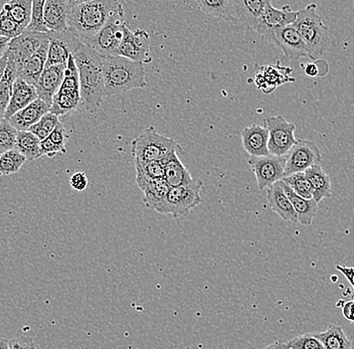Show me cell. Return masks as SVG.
Listing matches in <instances>:
<instances>
[{
	"label": "cell",
	"mask_w": 354,
	"mask_h": 349,
	"mask_svg": "<svg viewBox=\"0 0 354 349\" xmlns=\"http://www.w3.org/2000/svg\"><path fill=\"white\" fill-rule=\"evenodd\" d=\"M73 56L79 73L82 105L85 107L86 111L93 114L99 109L105 97L104 57L83 44Z\"/></svg>",
	"instance_id": "1"
},
{
	"label": "cell",
	"mask_w": 354,
	"mask_h": 349,
	"mask_svg": "<svg viewBox=\"0 0 354 349\" xmlns=\"http://www.w3.org/2000/svg\"><path fill=\"white\" fill-rule=\"evenodd\" d=\"M121 10L123 6L114 0H74L68 15V30L83 43L98 34L111 17Z\"/></svg>",
	"instance_id": "2"
},
{
	"label": "cell",
	"mask_w": 354,
	"mask_h": 349,
	"mask_svg": "<svg viewBox=\"0 0 354 349\" xmlns=\"http://www.w3.org/2000/svg\"><path fill=\"white\" fill-rule=\"evenodd\" d=\"M105 97L147 87L143 64L119 56L104 57Z\"/></svg>",
	"instance_id": "3"
},
{
	"label": "cell",
	"mask_w": 354,
	"mask_h": 349,
	"mask_svg": "<svg viewBox=\"0 0 354 349\" xmlns=\"http://www.w3.org/2000/svg\"><path fill=\"white\" fill-rule=\"evenodd\" d=\"M293 26L306 45L310 59L319 61L320 57L328 50L330 39L328 26L317 13V6L311 3L303 10H298Z\"/></svg>",
	"instance_id": "4"
},
{
	"label": "cell",
	"mask_w": 354,
	"mask_h": 349,
	"mask_svg": "<svg viewBox=\"0 0 354 349\" xmlns=\"http://www.w3.org/2000/svg\"><path fill=\"white\" fill-rule=\"evenodd\" d=\"M174 150L181 151L180 145L174 139L161 135L153 126H150L135 138L131 144V153L135 160L143 162L163 160Z\"/></svg>",
	"instance_id": "5"
},
{
	"label": "cell",
	"mask_w": 354,
	"mask_h": 349,
	"mask_svg": "<svg viewBox=\"0 0 354 349\" xmlns=\"http://www.w3.org/2000/svg\"><path fill=\"white\" fill-rule=\"evenodd\" d=\"M203 187V181L198 178H194V180L187 185L171 187L165 202L157 209V213L171 216L174 218L187 216L192 209L203 202L201 196Z\"/></svg>",
	"instance_id": "6"
},
{
	"label": "cell",
	"mask_w": 354,
	"mask_h": 349,
	"mask_svg": "<svg viewBox=\"0 0 354 349\" xmlns=\"http://www.w3.org/2000/svg\"><path fill=\"white\" fill-rule=\"evenodd\" d=\"M127 28L123 8L111 17L110 21L98 34L86 39L82 44L95 50L100 56H116Z\"/></svg>",
	"instance_id": "7"
},
{
	"label": "cell",
	"mask_w": 354,
	"mask_h": 349,
	"mask_svg": "<svg viewBox=\"0 0 354 349\" xmlns=\"http://www.w3.org/2000/svg\"><path fill=\"white\" fill-rule=\"evenodd\" d=\"M264 126L269 132L268 149L274 156H285L297 142L295 138L296 126L281 115L264 119Z\"/></svg>",
	"instance_id": "8"
},
{
	"label": "cell",
	"mask_w": 354,
	"mask_h": 349,
	"mask_svg": "<svg viewBox=\"0 0 354 349\" xmlns=\"http://www.w3.org/2000/svg\"><path fill=\"white\" fill-rule=\"evenodd\" d=\"M286 159V155L274 156L271 154L250 158L249 165L256 176L257 185L260 191L269 189L274 183L284 178Z\"/></svg>",
	"instance_id": "9"
},
{
	"label": "cell",
	"mask_w": 354,
	"mask_h": 349,
	"mask_svg": "<svg viewBox=\"0 0 354 349\" xmlns=\"http://www.w3.org/2000/svg\"><path fill=\"white\" fill-rule=\"evenodd\" d=\"M286 158L285 176L305 172L314 165H320L322 160L319 148L309 139H297V142L288 152Z\"/></svg>",
	"instance_id": "10"
},
{
	"label": "cell",
	"mask_w": 354,
	"mask_h": 349,
	"mask_svg": "<svg viewBox=\"0 0 354 349\" xmlns=\"http://www.w3.org/2000/svg\"><path fill=\"white\" fill-rule=\"evenodd\" d=\"M116 56L125 57L130 61L148 65L151 63L150 54V37L147 32L136 30L132 32L129 26L126 28L123 41H122Z\"/></svg>",
	"instance_id": "11"
},
{
	"label": "cell",
	"mask_w": 354,
	"mask_h": 349,
	"mask_svg": "<svg viewBox=\"0 0 354 349\" xmlns=\"http://www.w3.org/2000/svg\"><path fill=\"white\" fill-rule=\"evenodd\" d=\"M48 57L46 67L66 65L68 57L82 46L81 39L72 30L64 32H48Z\"/></svg>",
	"instance_id": "12"
},
{
	"label": "cell",
	"mask_w": 354,
	"mask_h": 349,
	"mask_svg": "<svg viewBox=\"0 0 354 349\" xmlns=\"http://www.w3.org/2000/svg\"><path fill=\"white\" fill-rule=\"evenodd\" d=\"M46 39H48V34H39L28 30H24L21 35L11 39L6 54L15 62L17 70L26 63V59L39 50Z\"/></svg>",
	"instance_id": "13"
},
{
	"label": "cell",
	"mask_w": 354,
	"mask_h": 349,
	"mask_svg": "<svg viewBox=\"0 0 354 349\" xmlns=\"http://www.w3.org/2000/svg\"><path fill=\"white\" fill-rule=\"evenodd\" d=\"M269 39L281 48L284 53L285 57L289 61H297L302 57H309L307 46L293 24L277 30L273 35H270Z\"/></svg>",
	"instance_id": "14"
},
{
	"label": "cell",
	"mask_w": 354,
	"mask_h": 349,
	"mask_svg": "<svg viewBox=\"0 0 354 349\" xmlns=\"http://www.w3.org/2000/svg\"><path fill=\"white\" fill-rule=\"evenodd\" d=\"M296 17L297 12L292 10L291 6H285L282 8H275L271 0H269L264 15L257 28V32L270 37L277 30L293 24L296 21Z\"/></svg>",
	"instance_id": "15"
},
{
	"label": "cell",
	"mask_w": 354,
	"mask_h": 349,
	"mask_svg": "<svg viewBox=\"0 0 354 349\" xmlns=\"http://www.w3.org/2000/svg\"><path fill=\"white\" fill-rule=\"evenodd\" d=\"M66 66L57 65L44 68L41 77L35 83L37 97L48 105L52 106L53 98L61 88L65 76Z\"/></svg>",
	"instance_id": "16"
},
{
	"label": "cell",
	"mask_w": 354,
	"mask_h": 349,
	"mask_svg": "<svg viewBox=\"0 0 354 349\" xmlns=\"http://www.w3.org/2000/svg\"><path fill=\"white\" fill-rule=\"evenodd\" d=\"M72 1L48 0L44 2V23L50 32H64L68 30V15Z\"/></svg>",
	"instance_id": "17"
},
{
	"label": "cell",
	"mask_w": 354,
	"mask_h": 349,
	"mask_svg": "<svg viewBox=\"0 0 354 349\" xmlns=\"http://www.w3.org/2000/svg\"><path fill=\"white\" fill-rule=\"evenodd\" d=\"M291 73L292 68L281 67L280 64H278L276 67H272V66L257 67V87L262 90L265 94H271L279 86L290 82H295V79L290 76Z\"/></svg>",
	"instance_id": "18"
},
{
	"label": "cell",
	"mask_w": 354,
	"mask_h": 349,
	"mask_svg": "<svg viewBox=\"0 0 354 349\" xmlns=\"http://www.w3.org/2000/svg\"><path fill=\"white\" fill-rule=\"evenodd\" d=\"M268 2L269 0H234V23L241 21L257 30Z\"/></svg>",
	"instance_id": "19"
},
{
	"label": "cell",
	"mask_w": 354,
	"mask_h": 349,
	"mask_svg": "<svg viewBox=\"0 0 354 349\" xmlns=\"http://www.w3.org/2000/svg\"><path fill=\"white\" fill-rule=\"evenodd\" d=\"M269 132L264 125L253 124L243 128L242 131L243 147L250 156L270 155L268 149Z\"/></svg>",
	"instance_id": "20"
},
{
	"label": "cell",
	"mask_w": 354,
	"mask_h": 349,
	"mask_svg": "<svg viewBox=\"0 0 354 349\" xmlns=\"http://www.w3.org/2000/svg\"><path fill=\"white\" fill-rule=\"evenodd\" d=\"M50 105H48L46 102L41 100V99H37L32 104H30L28 107L13 115L8 121L17 131H28L30 128L37 124L46 113L50 112Z\"/></svg>",
	"instance_id": "21"
},
{
	"label": "cell",
	"mask_w": 354,
	"mask_h": 349,
	"mask_svg": "<svg viewBox=\"0 0 354 349\" xmlns=\"http://www.w3.org/2000/svg\"><path fill=\"white\" fill-rule=\"evenodd\" d=\"M39 99L37 90L33 85L24 79L17 78L12 85L10 105L6 113V120H10L13 115L28 107L33 101Z\"/></svg>",
	"instance_id": "22"
},
{
	"label": "cell",
	"mask_w": 354,
	"mask_h": 349,
	"mask_svg": "<svg viewBox=\"0 0 354 349\" xmlns=\"http://www.w3.org/2000/svg\"><path fill=\"white\" fill-rule=\"evenodd\" d=\"M50 41L46 39L35 55L26 59V63L17 70V78L24 79L30 85H35L46 68Z\"/></svg>",
	"instance_id": "23"
},
{
	"label": "cell",
	"mask_w": 354,
	"mask_h": 349,
	"mask_svg": "<svg viewBox=\"0 0 354 349\" xmlns=\"http://www.w3.org/2000/svg\"><path fill=\"white\" fill-rule=\"evenodd\" d=\"M178 151L180 150H174L171 153L168 154L163 159V165H165V180L167 185L171 187H181V185H187L194 180L192 174L189 173L187 167L181 162L178 156Z\"/></svg>",
	"instance_id": "24"
},
{
	"label": "cell",
	"mask_w": 354,
	"mask_h": 349,
	"mask_svg": "<svg viewBox=\"0 0 354 349\" xmlns=\"http://www.w3.org/2000/svg\"><path fill=\"white\" fill-rule=\"evenodd\" d=\"M279 182H280L283 191L286 194L294 211H295L298 223L303 225H307V227L312 225L314 218L318 213V203L313 198L312 200H305V198H301L282 180L279 181Z\"/></svg>",
	"instance_id": "25"
},
{
	"label": "cell",
	"mask_w": 354,
	"mask_h": 349,
	"mask_svg": "<svg viewBox=\"0 0 354 349\" xmlns=\"http://www.w3.org/2000/svg\"><path fill=\"white\" fill-rule=\"evenodd\" d=\"M267 200L268 205L271 207L272 211L278 214L282 220L286 222H298L295 211L279 181L268 189Z\"/></svg>",
	"instance_id": "26"
},
{
	"label": "cell",
	"mask_w": 354,
	"mask_h": 349,
	"mask_svg": "<svg viewBox=\"0 0 354 349\" xmlns=\"http://www.w3.org/2000/svg\"><path fill=\"white\" fill-rule=\"evenodd\" d=\"M312 189V196L316 202L332 196L331 180L328 173L320 165H314L304 172Z\"/></svg>",
	"instance_id": "27"
},
{
	"label": "cell",
	"mask_w": 354,
	"mask_h": 349,
	"mask_svg": "<svg viewBox=\"0 0 354 349\" xmlns=\"http://www.w3.org/2000/svg\"><path fill=\"white\" fill-rule=\"evenodd\" d=\"M82 105L80 90L66 89L61 87L53 98L50 112L57 116L72 114Z\"/></svg>",
	"instance_id": "28"
},
{
	"label": "cell",
	"mask_w": 354,
	"mask_h": 349,
	"mask_svg": "<svg viewBox=\"0 0 354 349\" xmlns=\"http://www.w3.org/2000/svg\"><path fill=\"white\" fill-rule=\"evenodd\" d=\"M137 185L143 191V202L146 207L155 211L165 202L170 191V187L165 180L142 181L137 183Z\"/></svg>",
	"instance_id": "29"
},
{
	"label": "cell",
	"mask_w": 354,
	"mask_h": 349,
	"mask_svg": "<svg viewBox=\"0 0 354 349\" xmlns=\"http://www.w3.org/2000/svg\"><path fill=\"white\" fill-rule=\"evenodd\" d=\"M15 79H17V68H15V62L8 57V65L4 70L3 76L0 79V123L6 120V113L10 105L11 91H12Z\"/></svg>",
	"instance_id": "30"
},
{
	"label": "cell",
	"mask_w": 354,
	"mask_h": 349,
	"mask_svg": "<svg viewBox=\"0 0 354 349\" xmlns=\"http://www.w3.org/2000/svg\"><path fill=\"white\" fill-rule=\"evenodd\" d=\"M196 3L205 15L234 23V0H198Z\"/></svg>",
	"instance_id": "31"
},
{
	"label": "cell",
	"mask_w": 354,
	"mask_h": 349,
	"mask_svg": "<svg viewBox=\"0 0 354 349\" xmlns=\"http://www.w3.org/2000/svg\"><path fill=\"white\" fill-rule=\"evenodd\" d=\"M314 335L325 349H351V341L339 326H329L326 330Z\"/></svg>",
	"instance_id": "32"
},
{
	"label": "cell",
	"mask_w": 354,
	"mask_h": 349,
	"mask_svg": "<svg viewBox=\"0 0 354 349\" xmlns=\"http://www.w3.org/2000/svg\"><path fill=\"white\" fill-rule=\"evenodd\" d=\"M15 149L28 161H35L43 156L41 141L30 131L19 132Z\"/></svg>",
	"instance_id": "33"
},
{
	"label": "cell",
	"mask_w": 354,
	"mask_h": 349,
	"mask_svg": "<svg viewBox=\"0 0 354 349\" xmlns=\"http://www.w3.org/2000/svg\"><path fill=\"white\" fill-rule=\"evenodd\" d=\"M3 8L15 23L24 30H26L32 17V0H11L4 4Z\"/></svg>",
	"instance_id": "34"
},
{
	"label": "cell",
	"mask_w": 354,
	"mask_h": 349,
	"mask_svg": "<svg viewBox=\"0 0 354 349\" xmlns=\"http://www.w3.org/2000/svg\"><path fill=\"white\" fill-rule=\"evenodd\" d=\"M136 183L142 181L165 180V165L163 160L143 162L135 160Z\"/></svg>",
	"instance_id": "35"
},
{
	"label": "cell",
	"mask_w": 354,
	"mask_h": 349,
	"mask_svg": "<svg viewBox=\"0 0 354 349\" xmlns=\"http://www.w3.org/2000/svg\"><path fill=\"white\" fill-rule=\"evenodd\" d=\"M26 158L17 149L10 150L0 156V178L11 176L21 170L26 163Z\"/></svg>",
	"instance_id": "36"
},
{
	"label": "cell",
	"mask_w": 354,
	"mask_h": 349,
	"mask_svg": "<svg viewBox=\"0 0 354 349\" xmlns=\"http://www.w3.org/2000/svg\"><path fill=\"white\" fill-rule=\"evenodd\" d=\"M282 181L286 183L288 187L301 198H305V200H312L313 198L311 185H310L304 172H299V173L285 176Z\"/></svg>",
	"instance_id": "37"
},
{
	"label": "cell",
	"mask_w": 354,
	"mask_h": 349,
	"mask_svg": "<svg viewBox=\"0 0 354 349\" xmlns=\"http://www.w3.org/2000/svg\"><path fill=\"white\" fill-rule=\"evenodd\" d=\"M59 122V117L53 113L48 112L37 123L30 128L28 131L32 132L33 135L43 141L48 138V135L54 131L55 126Z\"/></svg>",
	"instance_id": "38"
},
{
	"label": "cell",
	"mask_w": 354,
	"mask_h": 349,
	"mask_svg": "<svg viewBox=\"0 0 354 349\" xmlns=\"http://www.w3.org/2000/svg\"><path fill=\"white\" fill-rule=\"evenodd\" d=\"M44 0H32V17H30V24L26 30L32 32H39V34H48L50 30L46 28L44 23Z\"/></svg>",
	"instance_id": "39"
},
{
	"label": "cell",
	"mask_w": 354,
	"mask_h": 349,
	"mask_svg": "<svg viewBox=\"0 0 354 349\" xmlns=\"http://www.w3.org/2000/svg\"><path fill=\"white\" fill-rule=\"evenodd\" d=\"M17 134L19 131L8 120L0 123V153L15 149Z\"/></svg>",
	"instance_id": "40"
},
{
	"label": "cell",
	"mask_w": 354,
	"mask_h": 349,
	"mask_svg": "<svg viewBox=\"0 0 354 349\" xmlns=\"http://www.w3.org/2000/svg\"><path fill=\"white\" fill-rule=\"evenodd\" d=\"M24 32V28H21L6 12L4 8L0 10V37L11 39L21 35Z\"/></svg>",
	"instance_id": "41"
},
{
	"label": "cell",
	"mask_w": 354,
	"mask_h": 349,
	"mask_svg": "<svg viewBox=\"0 0 354 349\" xmlns=\"http://www.w3.org/2000/svg\"><path fill=\"white\" fill-rule=\"evenodd\" d=\"M290 349H325L314 333L299 335L287 342Z\"/></svg>",
	"instance_id": "42"
},
{
	"label": "cell",
	"mask_w": 354,
	"mask_h": 349,
	"mask_svg": "<svg viewBox=\"0 0 354 349\" xmlns=\"http://www.w3.org/2000/svg\"><path fill=\"white\" fill-rule=\"evenodd\" d=\"M48 138L50 139L55 145H57V147L66 151V141H68V134H66L65 126H64L61 121L57 123L54 131L48 135Z\"/></svg>",
	"instance_id": "43"
},
{
	"label": "cell",
	"mask_w": 354,
	"mask_h": 349,
	"mask_svg": "<svg viewBox=\"0 0 354 349\" xmlns=\"http://www.w3.org/2000/svg\"><path fill=\"white\" fill-rule=\"evenodd\" d=\"M41 150L43 155L48 156V158H55L57 154H66V151L62 149L57 145H55L50 139L46 138L41 141Z\"/></svg>",
	"instance_id": "44"
},
{
	"label": "cell",
	"mask_w": 354,
	"mask_h": 349,
	"mask_svg": "<svg viewBox=\"0 0 354 349\" xmlns=\"http://www.w3.org/2000/svg\"><path fill=\"white\" fill-rule=\"evenodd\" d=\"M10 349H35L32 338L19 337L8 340Z\"/></svg>",
	"instance_id": "45"
},
{
	"label": "cell",
	"mask_w": 354,
	"mask_h": 349,
	"mask_svg": "<svg viewBox=\"0 0 354 349\" xmlns=\"http://www.w3.org/2000/svg\"><path fill=\"white\" fill-rule=\"evenodd\" d=\"M70 185L77 191H83L87 189L88 178L84 172H77L70 178Z\"/></svg>",
	"instance_id": "46"
},
{
	"label": "cell",
	"mask_w": 354,
	"mask_h": 349,
	"mask_svg": "<svg viewBox=\"0 0 354 349\" xmlns=\"http://www.w3.org/2000/svg\"><path fill=\"white\" fill-rule=\"evenodd\" d=\"M304 74L310 78H315V77L321 76V68L318 66V63H307L302 65Z\"/></svg>",
	"instance_id": "47"
},
{
	"label": "cell",
	"mask_w": 354,
	"mask_h": 349,
	"mask_svg": "<svg viewBox=\"0 0 354 349\" xmlns=\"http://www.w3.org/2000/svg\"><path fill=\"white\" fill-rule=\"evenodd\" d=\"M342 314L348 321L354 322V300L343 305Z\"/></svg>",
	"instance_id": "48"
},
{
	"label": "cell",
	"mask_w": 354,
	"mask_h": 349,
	"mask_svg": "<svg viewBox=\"0 0 354 349\" xmlns=\"http://www.w3.org/2000/svg\"><path fill=\"white\" fill-rule=\"evenodd\" d=\"M336 269L342 272L343 275L346 277V279L348 280L351 286L354 288V267H345L342 266V265H338V266H336Z\"/></svg>",
	"instance_id": "49"
},
{
	"label": "cell",
	"mask_w": 354,
	"mask_h": 349,
	"mask_svg": "<svg viewBox=\"0 0 354 349\" xmlns=\"http://www.w3.org/2000/svg\"><path fill=\"white\" fill-rule=\"evenodd\" d=\"M10 41V39H6V37H0V61H1V59L4 57V55L6 54V50H8Z\"/></svg>",
	"instance_id": "50"
},
{
	"label": "cell",
	"mask_w": 354,
	"mask_h": 349,
	"mask_svg": "<svg viewBox=\"0 0 354 349\" xmlns=\"http://www.w3.org/2000/svg\"><path fill=\"white\" fill-rule=\"evenodd\" d=\"M263 349H290L287 342H274Z\"/></svg>",
	"instance_id": "51"
},
{
	"label": "cell",
	"mask_w": 354,
	"mask_h": 349,
	"mask_svg": "<svg viewBox=\"0 0 354 349\" xmlns=\"http://www.w3.org/2000/svg\"><path fill=\"white\" fill-rule=\"evenodd\" d=\"M8 55H4V57H2L1 61H0V79H1L2 76H3L4 70H6V65H8Z\"/></svg>",
	"instance_id": "52"
},
{
	"label": "cell",
	"mask_w": 354,
	"mask_h": 349,
	"mask_svg": "<svg viewBox=\"0 0 354 349\" xmlns=\"http://www.w3.org/2000/svg\"><path fill=\"white\" fill-rule=\"evenodd\" d=\"M0 349H10L8 340L4 339V338H0Z\"/></svg>",
	"instance_id": "53"
},
{
	"label": "cell",
	"mask_w": 354,
	"mask_h": 349,
	"mask_svg": "<svg viewBox=\"0 0 354 349\" xmlns=\"http://www.w3.org/2000/svg\"><path fill=\"white\" fill-rule=\"evenodd\" d=\"M0 156H1V153H0Z\"/></svg>",
	"instance_id": "54"
}]
</instances>
